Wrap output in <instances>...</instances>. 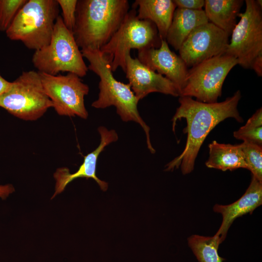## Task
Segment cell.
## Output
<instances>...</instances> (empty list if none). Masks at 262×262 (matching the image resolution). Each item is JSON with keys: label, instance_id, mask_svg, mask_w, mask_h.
<instances>
[{"label": "cell", "instance_id": "cell-21", "mask_svg": "<svg viewBox=\"0 0 262 262\" xmlns=\"http://www.w3.org/2000/svg\"><path fill=\"white\" fill-rule=\"evenodd\" d=\"M237 139L262 146V109L257 110L246 124L234 131Z\"/></svg>", "mask_w": 262, "mask_h": 262}, {"label": "cell", "instance_id": "cell-20", "mask_svg": "<svg viewBox=\"0 0 262 262\" xmlns=\"http://www.w3.org/2000/svg\"><path fill=\"white\" fill-rule=\"evenodd\" d=\"M188 243L199 262H223L225 261V259L218 254V247L222 242L219 236L215 234L212 237L193 235L188 238Z\"/></svg>", "mask_w": 262, "mask_h": 262}, {"label": "cell", "instance_id": "cell-12", "mask_svg": "<svg viewBox=\"0 0 262 262\" xmlns=\"http://www.w3.org/2000/svg\"><path fill=\"white\" fill-rule=\"evenodd\" d=\"M137 58L146 66L172 82L180 96L188 69L181 57L171 50L165 40H161L158 48L138 50Z\"/></svg>", "mask_w": 262, "mask_h": 262}, {"label": "cell", "instance_id": "cell-10", "mask_svg": "<svg viewBox=\"0 0 262 262\" xmlns=\"http://www.w3.org/2000/svg\"><path fill=\"white\" fill-rule=\"evenodd\" d=\"M39 73L45 92L59 115L87 118L84 97L89 88L80 77L73 73L65 75Z\"/></svg>", "mask_w": 262, "mask_h": 262}, {"label": "cell", "instance_id": "cell-3", "mask_svg": "<svg viewBox=\"0 0 262 262\" xmlns=\"http://www.w3.org/2000/svg\"><path fill=\"white\" fill-rule=\"evenodd\" d=\"M81 51L83 58L89 63L88 69L97 74L100 80L98 98L93 102L92 106L104 109L114 106L123 121H132L139 124L146 134L147 148L151 153H154L155 150L150 142V128L139 113L137 104L139 100L130 85L119 82L114 77L110 60L100 50L84 49Z\"/></svg>", "mask_w": 262, "mask_h": 262}, {"label": "cell", "instance_id": "cell-4", "mask_svg": "<svg viewBox=\"0 0 262 262\" xmlns=\"http://www.w3.org/2000/svg\"><path fill=\"white\" fill-rule=\"evenodd\" d=\"M57 0H27L6 31L11 40L35 51L48 45L59 16Z\"/></svg>", "mask_w": 262, "mask_h": 262}, {"label": "cell", "instance_id": "cell-18", "mask_svg": "<svg viewBox=\"0 0 262 262\" xmlns=\"http://www.w3.org/2000/svg\"><path fill=\"white\" fill-rule=\"evenodd\" d=\"M243 0H205L204 10L209 22L229 35L237 24Z\"/></svg>", "mask_w": 262, "mask_h": 262}, {"label": "cell", "instance_id": "cell-24", "mask_svg": "<svg viewBox=\"0 0 262 262\" xmlns=\"http://www.w3.org/2000/svg\"><path fill=\"white\" fill-rule=\"evenodd\" d=\"M62 12V18L65 26L73 33L76 21L78 0H57Z\"/></svg>", "mask_w": 262, "mask_h": 262}, {"label": "cell", "instance_id": "cell-15", "mask_svg": "<svg viewBox=\"0 0 262 262\" xmlns=\"http://www.w3.org/2000/svg\"><path fill=\"white\" fill-rule=\"evenodd\" d=\"M262 204V182L252 177L251 181L245 194L237 201L227 205L216 204L213 211L222 214L221 225L215 234L221 242L234 220L247 213H251Z\"/></svg>", "mask_w": 262, "mask_h": 262}, {"label": "cell", "instance_id": "cell-8", "mask_svg": "<svg viewBox=\"0 0 262 262\" xmlns=\"http://www.w3.org/2000/svg\"><path fill=\"white\" fill-rule=\"evenodd\" d=\"M237 65L236 59L225 53L192 67L180 97H195L205 103L217 102L226 77Z\"/></svg>", "mask_w": 262, "mask_h": 262}, {"label": "cell", "instance_id": "cell-13", "mask_svg": "<svg viewBox=\"0 0 262 262\" xmlns=\"http://www.w3.org/2000/svg\"><path fill=\"white\" fill-rule=\"evenodd\" d=\"M126 78L136 98L140 100L149 93H160L180 97L175 85L164 76L151 70L131 53L126 57Z\"/></svg>", "mask_w": 262, "mask_h": 262}, {"label": "cell", "instance_id": "cell-23", "mask_svg": "<svg viewBox=\"0 0 262 262\" xmlns=\"http://www.w3.org/2000/svg\"><path fill=\"white\" fill-rule=\"evenodd\" d=\"M27 0H0V31L6 32Z\"/></svg>", "mask_w": 262, "mask_h": 262}, {"label": "cell", "instance_id": "cell-7", "mask_svg": "<svg viewBox=\"0 0 262 262\" xmlns=\"http://www.w3.org/2000/svg\"><path fill=\"white\" fill-rule=\"evenodd\" d=\"M0 107L20 119L41 117L52 104L44 89L38 71H23L0 97Z\"/></svg>", "mask_w": 262, "mask_h": 262}, {"label": "cell", "instance_id": "cell-1", "mask_svg": "<svg viewBox=\"0 0 262 262\" xmlns=\"http://www.w3.org/2000/svg\"><path fill=\"white\" fill-rule=\"evenodd\" d=\"M241 98L239 90L220 102L205 103L191 97H180V106L172 119V130L175 131L178 120L185 118L187 126L184 131L187 134V141L183 152L167 164L166 170H172L180 166L183 174L191 173L201 146L217 124L229 117L239 122L243 121L237 109Z\"/></svg>", "mask_w": 262, "mask_h": 262}, {"label": "cell", "instance_id": "cell-28", "mask_svg": "<svg viewBox=\"0 0 262 262\" xmlns=\"http://www.w3.org/2000/svg\"><path fill=\"white\" fill-rule=\"evenodd\" d=\"M12 82H8L0 74V97L10 88Z\"/></svg>", "mask_w": 262, "mask_h": 262}, {"label": "cell", "instance_id": "cell-9", "mask_svg": "<svg viewBox=\"0 0 262 262\" xmlns=\"http://www.w3.org/2000/svg\"><path fill=\"white\" fill-rule=\"evenodd\" d=\"M246 10L231 35L225 54L234 57L244 68H251L256 57L262 54V12L254 0H246Z\"/></svg>", "mask_w": 262, "mask_h": 262}, {"label": "cell", "instance_id": "cell-5", "mask_svg": "<svg viewBox=\"0 0 262 262\" xmlns=\"http://www.w3.org/2000/svg\"><path fill=\"white\" fill-rule=\"evenodd\" d=\"M32 61L38 72L52 75L67 72L81 78L88 70L73 33L65 26L61 16L56 20L49 43L35 50Z\"/></svg>", "mask_w": 262, "mask_h": 262}, {"label": "cell", "instance_id": "cell-27", "mask_svg": "<svg viewBox=\"0 0 262 262\" xmlns=\"http://www.w3.org/2000/svg\"><path fill=\"white\" fill-rule=\"evenodd\" d=\"M14 191L15 189L11 184L0 185V197L5 199Z\"/></svg>", "mask_w": 262, "mask_h": 262}, {"label": "cell", "instance_id": "cell-25", "mask_svg": "<svg viewBox=\"0 0 262 262\" xmlns=\"http://www.w3.org/2000/svg\"><path fill=\"white\" fill-rule=\"evenodd\" d=\"M177 8L191 10H201L204 7V0H173Z\"/></svg>", "mask_w": 262, "mask_h": 262}, {"label": "cell", "instance_id": "cell-16", "mask_svg": "<svg viewBox=\"0 0 262 262\" xmlns=\"http://www.w3.org/2000/svg\"><path fill=\"white\" fill-rule=\"evenodd\" d=\"M209 22L203 10L175 9L165 40L176 50L198 27Z\"/></svg>", "mask_w": 262, "mask_h": 262}, {"label": "cell", "instance_id": "cell-26", "mask_svg": "<svg viewBox=\"0 0 262 262\" xmlns=\"http://www.w3.org/2000/svg\"><path fill=\"white\" fill-rule=\"evenodd\" d=\"M251 69H253L258 76H262V54L258 55L254 61Z\"/></svg>", "mask_w": 262, "mask_h": 262}, {"label": "cell", "instance_id": "cell-19", "mask_svg": "<svg viewBox=\"0 0 262 262\" xmlns=\"http://www.w3.org/2000/svg\"><path fill=\"white\" fill-rule=\"evenodd\" d=\"M209 157L207 167L222 171H232L237 168H247L240 145L221 144L213 141L209 145Z\"/></svg>", "mask_w": 262, "mask_h": 262}, {"label": "cell", "instance_id": "cell-14", "mask_svg": "<svg viewBox=\"0 0 262 262\" xmlns=\"http://www.w3.org/2000/svg\"><path fill=\"white\" fill-rule=\"evenodd\" d=\"M98 131L100 136L99 145L94 151L84 157L82 164L75 173L71 174L67 168L62 167L57 169L54 173L53 177L56 180L55 193L51 199L61 193L70 182L79 178L93 179L102 190L106 191L108 183L98 179L96 175L97 160L99 155L105 147L110 144L116 141L118 137L115 130H109L103 126L99 127Z\"/></svg>", "mask_w": 262, "mask_h": 262}, {"label": "cell", "instance_id": "cell-17", "mask_svg": "<svg viewBox=\"0 0 262 262\" xmlns=\"http://www.w3.org/2000/svg\"><path fill=\"white\" fill-rule=\"evenodd\" d=\"M132 8L136 9L139 19L147 20L156 26L161 40H165L177 7L172 0H136Z\"/></svg>", "mask_w": 262, "mask_h": 262}, {"label": "cell", "instance_id": "cell-6", "mask_svg": "<svg viewBox=\"0 0 262 262\" xmlns=\"http://www.w3.org/2000/svg\"><path fill=\"white\" fill-rule=\"evenodd\" d=\"M161 39L155 24L139 19L136 9L130 10L120 27L100 51L110 60L112 71L126 70V57L131 49L138 50L160 46Z\"/></svg>", "mask_w": 262, "mask_h": 262}, {"label": "cell", "instance_id": "cell-11", "mask_svg": "<svg viewBox=\"0 0 262 262\" xmlns=\"http://www.w3.org/2000/svg\"><path fill=\"white\" fill-rule=\"evenodd\" d=\"M229 35L208 22L196 28L182 43L179 56L187 67L225 53Z\"/></svg>", "mask_w": 262, "mask_h": 262}, {"label": "cell", "instance_id": "cell-2", "mask_svg": "<svg viewBox=\"0 0 262 262\" xmlns=\"http://www.w3.org/2000/svg\"><path fill=\"white\" fill-rule=\"evenodd\" d=\"M129 9L128 0H78L73 33L81 50H100L119 28Z\"/></svg>", "mask_w": 262, "mask_h": 262}, {"label": "cell", "instance_id": "cell-22", "mask_svg": "<svg viewBox=\"0 0 262 262\" xmlns=\"http://www.w3.org/2000/svg\"><path fill=\"white\" fill-rule=\"evenodd\" d=\"M244 154L247 169L252 176L262 182V147L257 144L243 141L240 144Z\"/></svg>", "mask_w": 262, "mask_h": 262}]
</instances>
